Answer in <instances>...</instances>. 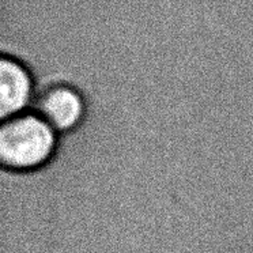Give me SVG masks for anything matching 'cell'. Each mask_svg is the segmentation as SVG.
I'll return each instance as SVG.
<instances>
[{"mask_svg": "<svg viewBox=\"0 0 253 253\" xmlns=\"http://www.w3.org/2000/svg\"><path fill=\"white\" fill-rule=\"evenodd\" d=\"M37 93L30 68L11 56L0 55V123L28 112Z\"/></svg>", "mask_w": 253, "mask_h": 253, "instance_id": "cell-3", "label": "cell"}, {"mask_svg": "<svg viewBox=\"0 0 253 253\" xmlns=\"http://www.w3.org/2000/svg\"><path fill=\"white\" fill-rule=\"evenodd\" d=\"M37 112L60 136L81 131L88 121V102L84 94L71 84H52L40 90L34 101Z\"/></svg>", "mask_w": 253, "mask_h": 253, "instance_id": "cell-2", "label": "cell"}, {"mask_svg": "<svg viewBox=\"0 0 253 253\" xmlns=\"http://www.w3.org/2000/svg\"><path fill=\"white\" fill-rule=\"evenodd\" d=\"M61 136L34 112L0 123V168L19 174H36L56 160Z\"/></svg>", "mask_w": 253, "mask_h": 253, "instance_id": "cell-1", "label": "cell"}]
</instances>
